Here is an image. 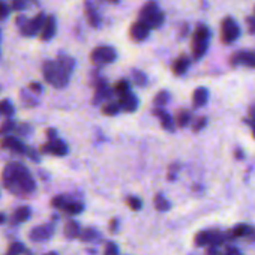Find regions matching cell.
Returning a JSON list of instances; mask_svg holds the SVG:
<instances>
[{
  "label": "cell",
  "instance_id": "6da1fadb",
  "mask_svg": "<svg viewBox=\"0 0 255 255\" xmlns=\"http://www.w3.org/2000/svg\"><path fill=\"white\" fill-rule=\"evenodd\" d=\"M2 185L14 195L24 197L36 191V182L30 174L27 167L18 161L6 164L2 171Z\"/></svg>",
  "mask_w": 255,
  "mask_h": 255
},
{
  "label": "cell",
  "instance_id": "7a4b0ae2",
  "mask_svg": "<svg viewBox=\"0 0 255 255\" xmlns=\"http://www.w3.org/2000/svg\"><path fill=\"white\" fill-rule=\"evenodd\" d=\"M42 77L54 89H63L69 83L71 74H68L57 60H45L42 63Z\"/></svg>",
  "mask_w": 255,
  "mask_h": 255
},
{
  "label": "cell",
  "instance_id": "3957f363",
  "mask_svg": "<svg viewBox=\"0 0 255 255\" xmlns=\"http://www.w3.org/2000/svg\"><path fill=\"white\" fill-rule=\"evenodd\" d=\"M210 38H212V32L209 26L204 23H198L192 33V39H191V51H192L194 60L203 59V56L207 53Z\"/></svg>",
  "mask_w": 255,
  "mask_h": 255
},
{
  "label": "cell",
  "instance_id": "277c9868",
  "mask_svg": "<svg viewBox=\"0 0 255 255\" xmlns=\"http://www.w3.org/2000/svg\"><path fill=\"white\" fill-rule=\"evenodd\" d=\"M228 240L227 231H219V230H203L198 231L194 237V245L197 248H206V246H222Z\"/></svg>",
  "mask_w": 255,
  "mask_h": 255
},
{
  "label": "cell",
  "instance_id": "5b68a950",
  "mask_svg": "<svg viewBox=\"0 0 255 255\" xmlns=\"http://www.w3.org/2000/svg\"><path fill=\"white\" fill-rule=\"evenodd\" d=\"M116 59H117V51L110 45L95 47L92 50V53H90V62L98 68L110 65V63L116 62Z\"/></svg>",
  "mask_w": 255,
  "mask_h": 255
},
{
  "label": "cell",
  "instance_id": "8992f818",
  "mask_svg": "<svg viewBox=\"0 0 255 255\" xmlns=\"http://www.w3.org/2000/svg\"><path fill=\"white\" fill-rule=\"evenodd\" d=\"M239 36H240V26L237 24L236 20L231 18V17H225V18L221 21V41L230 45L236 39H239Z\"/></svg>",
  "mask_w": 255,
  "mask_h": 255
},
{
  "label": "cell",
  "instance_id": "52a82bcc",
  "mask_svg": "<svg viewBox=\"0 0 255 255\" xmlns=\"http://www.w3.org/2000/svg\"><path fill=\"white\" fill-rule=\"evenodd\" d=\"M47 18V15L44 12H38L33 18H27L26 23L18 29L20 33H21V36L24 38H33V36H36L39 35V32L44 26V21Z\"/></svg>",
  "mask_w": 255,
  "mask_h": 255
},
{
  "label": "cell",
  "instance_id": "ba28073f",
  "mask_svg": "<svg viewBox=\"0 0 255 255\" xmlns=\"http://www.w3.org/2000/svg\"><path fill=\"white\" fill-rule=\"evenodd\" d=\"M68 144L60 140V138H56V140H48L47 143H44L41 147H39V153L42 155H53V156H65L68 155Z\"/></svg>",
  "mask_w": 255,
  "mask_h": 255
},
{
  "label": "cell",
  "instance_id": "9c48e42d",
  "mask_svg": "<svg viewBox=\"0 0 255 255\" xmlns=\"http://www.w3.org/2000/svg\"><path fill=\"white\" fill-rule=\"evenodd\" d=\"M93 89H95L93 99H92V104L93 105L104 104V102H107V101H111V98L114 96L113 86H110L105 78H102Z\"/></svg>",
  "mask_w": 255,
  "mask_h": 255
},
{
  "label": "cell",
  "instance_id": "30bf717a",
  "mask_svg": "<svg viewBox=\"0 0 255 255\" xmlns=\"http://www.w3.org/2000/svg\"><path fill=\"white\" fill-rule=\"evenodd\" d=\"M0 147L14 153V155H27L29 147L15 135H8V137H3L2 141H0Z\"/></svg>",
  "mask_w": 255,
  "mask_h": 255
},
{
  "label": "cell",
  "instance_id": "8fae6325",
  "mask_svg": "<svg viewBox=\"0 0 255 255\" xmlns=\"http://www.w3.org/2000/svg\"><path fill=\"white\" fill-rule=\"evenodd\" d=\"M54 234V225L53 224H44V225H38L33 227L29 233V239L35 243H42L50 240Z\"/></svg>",
  "mask_w": 255,
  "mask_h": 255
},
{
  "label": "cell",
  "instance_id": "7c38bea8",
  "mask_svg": "<svg viewBox=\"0 0 255 255\" xmlns=\"http://www.w3.org/2000/svg\"><path fill=\"white\" fill-rule=\"evenodd\" d=\"M230 65L233 68L236 66L255 68V51H248V50L236 51V53H233L230 57Z\"/></svg>",
  "mask_w": 255,
  "mask_h": 255
},
{
  "label": "cell",
  "instance_id": "4fadbf2b",
  "mask_svg": "<svg viewBox=\"0 0 255 255\" xmlns=\"http://www.w3.org/2000/svg\"><path fill=\"white\" fill-rule=\"evenodd\" d=\"M57 32V21H56V17L54 15H47V18L44 21V26L39 32V39L47 42L50 39H53L54 35Z\"/></svg>",
  "mask_w": 255,
  "mask_h": 255
},
{
  "label": "cell",
  "instance_id": "5bb4252c",
  "mask_svg": "<svg viewBox=\"0 0 255 255\" xmlns=\"http://www.w3.org/2000/svg\"><path fill=\"white\" fill-rule=\"evenodd\" d=\"M84 15H86V20L89 23L90 27L98 29L101 27V15L96 9V6L93 5V0H84Z\"/></svg>",
  "mask_w": 255,
  "mask_h": 255
},
{
  "label": "cell",
  "instance_id": "9a60e30c",
  "mask_svg": "<svg viewBox=\"0 0 255 255\" xmlns=\"http://www.w3.org/2000/svg\"><path fill=\"white\" fill-rule=\"evenodd\" d=\"M117 102H119V107H120V110L125 111V113L137 111V108L140 105V101H138L137 95H135L134 92H128L126 95L120 96Z\"/></svg>",
  "mask_w": 255,
  "mask_h": 255
},
{
  "label": "cell",
  "instance_id": "2e32d148",
  "mask_svg": "<svg viewBox=\"0 0 255 255\" xmlns=\"http://www.w3.org/2000/svg\"><path fill=\"white\" fill-rule=\"evenodd\" d=\"M149 35H150L149 27H147L144 23L138 21V20L135 21V23H132L131 27H129V36H131V39L135 41V42H143V41H146V39L149 38Z\"/></svg>",
  "mask_w": 255,
  "mask_h": 255
},
{
  "label": "cell",
  "instance_id": "e0dca14e",
  "mask_svg": "<svg viewBox=\"0 0 255 255\" xmlns=\"http://www.w3.org/2000/svg\"><path fill=\"white\" fill-rule=\"evenodd\" d=\"M152 114L153 116H156L159 119V122H161V126L168 131V132H174L176 129V125H174V119L173 116L170 114L168 111H165L164 108H153L152 110Z\"/></svg>",
  "mask_w": 255,
  "mask_h": 255
},
{
  "label": "cell",
  "instance_id": "ac0fdd59",
  "mask_svg": "<svg viewBox=\"0 0 255 255\" xmlns=\"http://www.w3.org/2000/svg\"><path fill=\"white\" fill-rule=\"evenodd\" d=\"M189 66H191V57L189 56H186V54H180L171 65V71L174 75L177 77H182L186 74V71L189 69Z\"/></svg>",
  "mask_w": 255,
  "mask_h": 255
},
{
  "label": "cell",
  "instance_id": "d6986e66",
  "mask_svg": "<svg viewBox=\"0 0 255 255\" xmlns=\"http://www.w3.org/2000/svg\"><path fill=\"white\" fill-rule=\"evenodd\" d=\"M252 227L248 225V224H237L234 225L233 228H230L227 231V236H228V240H234V239H246L248 234L251 233Z\"/></svg>",
  "mask_w": 255,
  "mask_h": 255
},
{
  "label": "cell",
  "instance_id": "ffe728a7",
  "mask_svg": "<svg viewBox=\"0 0 255 255\" xmlns=\"http://www.w3.org/2000/svg\"><path fill=\"white\" fill-rule=\"evenodd\" d=\"M80 233H81V227L80 224L77 222L75 219H68L65 225H63V236L66 237V239H78L80 237Z\"/></svg>",
  "mask_w": 255,
  "mask_h": 255
},
{
  "label": "cell",
  "instance_id": "44dd1931",
  "mask_svg": "<svg viewBox=\"0 0 255 255\" xmlns=\"http://www.w3.org/2000/svg\"><path fill=\"white\" fill-rule=\"evenodd\" d=\"M59 210L63 212V213L68 215V216H75V215L83 213V210H84V204L80 203V201H74V200L69 198V200H68Z\"/></svg>",
  "mask_w": 255,
  "mask_h": 255
},
{
  "label": "cell",
  "instance_id": "7402d4cb",
  "mask_svg": "<svg viewBox=\"0 0 255 255\" xmlns=\"http://www.w3.org/2000/svg\"><path fill=\"white\" fill-rule=\"evenodd\" d=\"M209 101V90L206 87H197L192 93V105L194 108H203Z\"/></svg>",
  "mask_w": 255,
  "mask_h": 255
},
{
  "label": "cell",
  "instance_id": "603a6c76",
  "mask_svg": "<svg viewBox=\"0 0 255 255\" xmlns=\"http://www.w3.org/2000/svg\"><path fill=\"white\" fill-rule=\"evenodd\" d=\"M156 11H159V5L156 0H147L138 11V21H146L150 15H153Z\"/></svg>",
  "mask_w": 255,
  "mask_h": 255
},
{
  "label": "cell",
  "instance_id": "cb8c5ba5",
  "mask_svg": "<svg viewBox=\"0 0 255 255\" xmlns=\"http://www.w3.org/2000/svg\"><path fill=\"white\" fill-rule=\"evenodd\" d=\"M192 123V113L186 108H180L177 113H176V117H174V125L179 126V128H188L189 125Z\"/></svg>",
  "mask_w": 255,
  "mask_h": 255
},
{
  "label": "cell",
  "instance_id": "d4e9b609",
  "mask_svg": "<svg viewBox=\"0 0 255 255\" xmlns=\"http://www.w3.org/2000/svg\"><path fill=\"white\" fill-rule=\"evenodd\" d=\"M141 23H144V24L149 27V30L159 29V27L165 23V14L159 9V11H156L153 15H150L146 21H141Z\"/></svg>",
  "mask_w": 255,
  "mask_h": 255
},
{
  "label": "cell",
  "instance_id": "484cf974",
  "mask_svg": "<svg viewBox=\"0 0 255 255\" xmlns=\"http://www.w3.org/2000/svg\"><path fill=\"white\" fill-rule=\"evenodd\" d=\"M32 216V209L29 206H23L20 209H17L12 215V219H11V224L12 225H18V224H23L26 221Z\"/></svg>",
  "mask_w": 255,
  "mask_h": 255
},
{
  "label": "cell",
  "instance_id": "4316f807",
  "mask_svg": "<svg viewBox=\"0 0 255 255\" xmlns=\"http://www.w3.org/2000/svg\"><path fill=\"white\" fill-rule=\"evenodd\" d=\"M20 101H21V104L27 108H33V107H36L39 104L38 96L33 95L32 92H29L27 89L20 90Z\"/></svg>",
  "mask_w": 255,
  "mask_h": 255
},
{
  "label": "cell",
  "instance_id": "83f0119b",
  "mask_svg": "<svg viewBox=\"0 0 255 255\" xmlns=\"http://www.w3.org/2000/svg\"><path fill=\"white\" fill-rule=\"evenodd\" d=\"M78 239L84 243H95L101 240V234L95 228H86V230H81Z\"/></svg>",
  "mask_w": 255,
  "mask_h": 255
},
{
  "label": "cell",
  "instance_id": "f1b7e54d",
  "mask_svg": "<svg viewBox=\"0 0 255 255\" xmlns=\"http://www.w3.org/2000/svg\"><path fill=\"white\" fill-rule=\"evenodd\" d=\"M101 111H102V114H104V116L113 117V116H117L122 110H120V107H119V102H116V101L111 99V101H107V102H104V104H102Z\"/></svg>",
  "mask_w": 255,
  "mask_h": 255
},
{
  "label": "cell",
  "instance_id": "f546056e",
  "mask_svg": "<svg viewBox=\"0 0 255 255\" xmlns=\"http://www.w3.org/2000/svg\"><path fill=\"white\" fill-rule=\"evenodd\" d=\"M56 60L60 63V66L63 68V69H65L68 74H71V75H72V72H74V69H75V60H74L71 56L60 54Z\"/></svg>",
  "mask_w": 255,
  "mask_h": 255
},
{
  "label": "cell",
  "instance_id": "4dcf8cb0",
  "mask_svg": "<svg viewBox=\"0 0 255 255\" xmlns=\"http://www.w3.org/2000/svg\"><path fill=\"white\" fill-rule=\"evenodd\" d=\"M113 92H114V95H117L119 98L123 96V95H126L128 92H131V83H129L128 80H125V78L119 80V81L114 84V86H113Z\"/></svg>",
  "mask_w": 255,
  "mask_h": 255
},
{
  "label": "cell",
  "instance_id": "1f68e13d",
  "mask_svg": "<svg viewBox=\"0 0 255 255\" xmlns=\"http://www.w3.org/2000/svg\"><path fill=\"white\" fill-rule=\"evenodd\" d=\"M153 204H155V209L158 212H168L171 209V203H170L162 194H156L155 198H153Z\"/></svg>",
  "mask_w": 255,
  "mask_h": 255
},
{
  "label": "cell",
  "instance_id": "d6a6232c",
  "mask_svg": "<svg viewBox=\"0 0 255 255\" xmlns=\"http://www.w3.org/2000/svg\"><path fill=\"white\" fill-rule=\"evenodd\" d=\"M170 101V92L167 90H161L155 95L153 98V107L155 108H164Z\"/></svg>",
  "mask_w": 255,
  "mask_h": 255
},
{
  "label": "cell",
  "instance_id": "836d02e7",
  "mask_svg": "<svg viewBox=\"0 0 255 255\" xmlns=\"http://www.w3.org/2000/svg\"><path fill=\"white\" fill-rule=\"evenodd\" d=\"M15 126H17V123H15V120L12 117L5 119V122L2 123V126H0V137L3 138V137H8V135L14 134Z\"/></svg>",
  "mask_w": 255,
  "mask_h": 255
},
{
  "label": "cell",
  "instance_id": "e575fe53",
  "mask_svg": "<svg viewBox=\"0 0 255 255\" xmlns=\"http://www.w3.org/2000/svg\"><path fill=\"white\" fill-rule=\"evenodd\" d=\"M131 78H132L135 86H138V87H144L147 84V75L140 69H132L131 71Z\"/></svg>",
  "mask_w": 255,
  "mask_h": 255
},
{
  "label": "cell",
  "instance_id": "d590c367",
  "mask_svg": "<svg viewBox=\"0 0 255 255\" xmlns=\"http://www.w3.org/2000/svg\"><path fill=\"white\" fill-rule=\"evenodd\" d=\"M14 113H15V110H14V105L11 104L9 99H2V101H0V117L9 119V117L14 116Z\"/></svg>",
  "mask_w": 255,
  "mask_h": 255
},
{
  "label": "cell",
  "instance_id": "8d00e7d4",
  "mask_svg": "<svg viewBox=\"0 0 255 255\" xmlns=\"http://www.w3.org/2000/svg\"><path fill=\"white\" fill-rule=\"evenodd\" d=\"M126 206H128L131 210H134V212H138V210L143 209V201H141L138 197L131 195V197L126 198Z\"/></svg>",
  "mask_w": 255,
  "mask_h": 255
},
{
  "label": "cell",
  "instance_id": "74e56055",
  "mask_svg": "<svg viewBox=\"0 0 255 255\" xmlns=\"http://www.w3.org/2000/svg\"><path fill=\"white\" fill-rule=\"evenodd\" d=\"M27 252V249H26V246L21 243V242H14V243H11L9 245V248H8V255H23V254H26Z\"/></svg>",
  "mask_w": 255,
  "mask_h": 255
},
{
  "label": "cell",
  "instance_id": "f35d334b",
  "mask_svg": "<svg viewBox=\"0 0 255 255\" xmlns=\"http://www.w3.org/2000/svg\"><path fill=\"white\" fill-rule=\"evenodd\" d=\"M191 125H192V131H194V132H200V131H203L204 128L207 126V117L201 116V117L195 119V120H194Z\"/></svg>",
  "mask_w": 255,
  "mask_h": 255
},
{
  "label": "cell",
  "instance_id": "ab89813d",
  "mask_svg": "<svg viewBox=\"0 0 255 255\" xmlns=\"http://www.w3.org/2000/svg\"><path fill=\"white\" fill-rule=\"evenodd\" d=\"M179 168H180V164H179V162H174V164L170 165V168H168V174H167V179H168L170 182H174V180L177 179Z\"/></svg>",
  "mask_w": 255,
  "mask_h": 255
},
{
  "label": "cell",
  "instance_id": "60d3db41",
  "mask_svg": "<svg viewBox=\"0 0 255 255\" xmlns=\"http://www.w3.org/2000/svg\"><path fill=\"white\" fill-rule=\"evenodd\" d=\"M69 200V197L68 195H63V194H60V195H56L53 200H51V206H53L54 209H60L63 204Z\"/></svg>",
  "mask_w": 255,
  "mask_h": 255
},
{
  "label": "cell",
  "instance_id": "b9f144b4",
  "mask_svg": "<svg viewBox=\"0 0 255 255\" xmlns=\"http://www.w3.org/2000/svg\"><path fill=\"white\" fill-rule=\"evenodd\" d=\"M32 132V126L29 123H20L15 126V131L14 134H18V135H23V137H26V135H30Z\"/></svg>",
  "mask_w": 255,
  "mask_h": 255
},
{
  "label": "cell",
  "instance_id": "7bdbcfd3",
  "mask_svg": "<svg viewBox=\"0 0 255 255\" xmlns=\"http://www.w3.org/2000/svg\"><path fill=\"white\" fill-rule=\"evenodd\" d=\"M104 255H119V246L114 242H107L104 246Z\"/></svg>",
  "mask_w": 255,
  "mask_h": 255
},
{
  "label": "cell",
  "instance_id": "ee69618b",
  "mask_svg": "<svg viewBox=\"0 0 255 255\" xmlns=\"http://www.w3.org/2000/svg\"><path fill=\"white\" fill-rule=\"evenodd\" d=\"M27 90L29 92H32L33 95H41L42 92H44V87H42V84L41 83H35V81H33V83H30L29 84V86H27Z\"/></svg>",
  "mask_w": 255,
  "mask_h": 255
},
{
  "label": "cell",
  "instance_id": "f6af8a7d",
  "mask_svg": "<svg viewBox=\"0 0 255 255\" xmlns=\"http://www.w3.org/2000/svg\"><path fill=\"white\" fill-rule=\"evenodd\" d=\"M27 6V0H12L11 2V11H23Z\"/></svg>",
  "mask_w": 255,
  "mask_h": 255
},
{
  "label": "cell",
  "instance_id": "bcb514c9",
  "mask_svg": "<svg viewBox=\"0 0 255 255\" xmlns=\"http://www.w3.org/2000/svg\"><path fill=\"white\" fill-rule=\"evenodd\" d=\"M9 14H11L9 5L5 2V0H0V20H5Z\"/></svg>",
  "mask_w": 255,
  "mask_h": 255
},
{
  "label": "cell",
  "instance_id": "7dc6e473",
  "mask_svg": "<svg viewBox=\"0 0 255 255\" xmlns=\"http://www.w3.org/2000/svg\"><path fill=\"white\" fill-rule=\"evenodd\" d=\"M245 123L249 125L252 129L255 128V104L249 108V116H248V119L245 120Z\"/></svg>",
  "mask_w": 255,
  "mask_h": 255
},
{
  "label": "cell",
  "instance_id": "c3c4849f",
  "mask_svg": "<svg viewBox=\"0 0 255 255\" xmlns=\"http://www.w3.org/2000/svg\"><path fill=\"white\" fill-rule=\"evenodd\" d=\"M246 24H248V32L251 33V35H255V15L254 17H248Z\"/></svg>",
  "mask_w": 255,
  "mask_h": 255
},
{
  "label": "cell",
  "instance_id": "681fc988",
  "mask_svg": "<svg viewBox=\"0 0 255 255\" xmlns=\"http://www.w3.org/2000/svg\"><path fill=\"white\" fill-rule=\"evenodd\" d=\"M27 156L33 161V162H39V152L38 150H35V149H30L29 147V152H27Z\"/></svg>",
  "mask_w": 255,
  "mask_h": 255
},
{
  "label": "cell",
  "instance_id": "f907efd6",
  "mask_svg": "<svg viewBox=\"0 0 255 255\" xmlns=\"http://www.w3.org/2000/svg\"><path fill=\"white\" fill-rule=\"evenodd\" d=\"M222 255H243V252L239 249V248H236V246H228Z\"/></svg>",
  "mask_w": 255,
  "mask_h": 255
},
{
  "label": "cell",
  "instance_id": "816d5d0a",
  "mask_svg": "<svg viewBox=\"0 0 255 255\" xmlns=\"http://www.w3.org/2000/svg\"><path fill=\"white\" fill-rule=\"evenodd\" d=\"M45 135H47V138L48 140H56L57 138V131L54 128H48L45 131Z\"/></svg>",
  "mask_w": 255,
  "mask_h": 255
},
{
  "label": "cell",
  "instance_id": "f5cc1de1",
  "mask_svg": "<svg viewBox=\"0 0 255 255\" xmlns=\"http://www.w3.org/2000/svg\"><path fill=\"white\" fill-rule=\"evenodd\" d=\"M204 255H221L219 248L218 246H206V252Z\"/></svg>",
  "mask_w": 255,
  "mask_h": 255
},
{
  "label": "cell",
  "instance_id": "db71d44e",
  "mask_svg": "<svg viewBox=\"0 0 255 255\" xmlns=\"http://www.w3.org/2000/svg\"><path fill=\"white\" fill-rule=\"evenodd\" d=\"M117 230H119V219H117V218H113V219L110 221V231H111L113 234H116Z\"/></svg>",
  "mask_w": 255,
  "mask_h": 255
},
{
  "label": "cell",
  "instance_id": "11a10c76",
  "mask_svg": "<svg viewBox=\"0 0 255 255\" xmlns=\"http://www.w3.org/2000/svg\"><path fill=\"white\" fill-rule=\"evenodd\" d=\"M189 35V24L188 23H185L182 27H180V38L183 39V38H186Z\"/></svg>",
  "mask_w": 255,
  "mask_h": 255
},
{
  "label": "cell",
  "instance_id": "9f6ffc18",
  "mask_svg": "<svg viewBox=\"0 0 255 255\" xmlns=\"http://www.w3.org/2000/svg\"><path fill=\"white\" fill-rule=\"evenodd\" d=\"M234 156L239 159V161H242L243 158H245V153H243V150L242 149H239V147H236V150H234Z\"/></svg>",
  "mask_w": 255,
  "mask_h": 255
},
{
  "label": "cell",
  "instance_id": "6f0895ef",
  "mask_svg": "<svg viewBox=\"0 0 255 255\" xmlns=\"http://www.w3.org/2000/svg\"><path fill=\"white\" fill-rule=\"evenodd\" d=\"M246 240H249V242H255V228L252 227V230H251V233L248 234V237H246Z\"/></svg>",
  "mask_w": 255,
  "mask_h": 255
},
{
  "label": "cell",
  "instance_id": "680465c9",
  "mask_svg": "<svg viewBox=\"0 0 255 255\" xmlns=\"http://www.w3.org/2000/svg\"><path fill=\"white\" fill-rule=\"evenodd\" d=\"M6 222V215L5 213H2V212H0V225H2V224H5Z\"/></svg>",
  "mask_w": 255,
  "mask_h": 255
},
{
  "label": "cell",
  "instance_id": "91938a15",
  "mask_svg": "<svg viewBox=\"0 0 255 255\" xmlns=\"http://www.w3.org/2000/svg\"><path fill=\"white\" fill-rule=\"evenodd\" d=\"M107 2H110L111 5H117V3H120V0H107Z\"/></svg>",
  "mask_w": 255,
  "mask_h": 255
},
{
  "label": "cell",
  "instance_id": "94428289",
  "mask_svg": "<svg viewBox=\"0 0 255 255\" xmlns=\"http://www.w3.org/2000/svg\"><path fill=\"white\" fill-rule=\"evenodd\" d=\"M44 255H59L57 252H53V251H51V252H47V254H44Z\"/></svg>",
  "mask_w": 255,
  "mask_h": 255
},
{
  "label": "cell",
  "instance_id": "6125c7cd",
  "mask_svg": "<svg viewBox=\"0 0 255 255\" xmlns=\"http://www.w3.org/2000/svg\"><path fill=\"white\" fill-rule=\"evenodd\" d=\"M96 2H99V3H104V2H107V0H96Z\"/></svg>",
  "mask_w": 255,
  "mask_h": 255
},
{
  "label": "cell",
  "instance_id": "be15d7a7",
  "mask_svg": "<svg viewBox=\"0 0 255 255\" xmlns=\"http://www.w3.org/2000/svg\"><path fill=\"white\" fill-rule=\"evenodd\" d=\"M252 135H254V138H255V128L252 129Z\"/></svg>",
  "mask_w": 255,
  "mask_h": 255
},
{
  "label": "cell",
  "instance_id": "e7e4bbea",
  "mask_svg": "<svg viewBox=\"0 0 255 255\" xmlns=\"http://www.w3.org/2000/svg\"><path fill=\"white\" fill-rule=\"evenodd\" d=\"M254 12H255V8H254Z\"/></svg>",
  "mask_w": 255,
  "mask_h": 255
},
{
  "label": "cell",
  "instance_id": "03108f58",
  "mask_svg": "<svg viewBox=\"0 0 255 255\" xmlns=\"http://www.w3.org/2000/svg\"><path fill=\"white\" fill-rule=\"evenodd\" d=\"M221 255H222V254H221Z\"/></svg>",
  "mask_w": 255,
  "mask_h": 255
},
{
  "label": "cell",
  "instance_id": "003e7915",
  "mask_svg": "<svg viewBox=\"0 0 255 255\" xmlns=\"http://www.w3.org/2000/svg\"><path fill=\"white\" fill-rule=\"evenodd\" d=\"M6 255H8V254H6Z\"/></svg>",
  "mask_w": 255,
  "mask_h": 255
}]
</instances>
